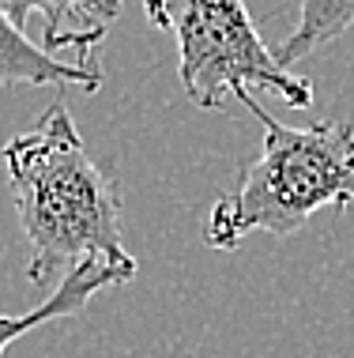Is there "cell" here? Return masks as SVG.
<instances>
[{
    "label": "cell",
    "mask_w": 354,
    "mask_h": 358,
    "mask_svg": "<svg viewBox=\"0 0 354 358\" xmlns=\"http://www.w3.org/2000/svg\"><path fill=\"white\" fill-rule=\"evenodd\" d=\"M147 19L177 45V76L200 110L264 91L294 110L313 106V83L279 64L245 0H143Z\"/></svg>",
    "instance_id": "cell-3"
},
{
    "label": "cell",
    "mask_w": 354,
    "mask_h": 358,
    "mask_svg": "<svg viewBox=\"0 0 354 358\" xmlns=\"http://www.w3.org/2000/svg\"><path fill=\"white\" fill-rule=\"evenodd\" d=\"M260 121V155L242 170L237 185L212 204L204 241L212 249H237L249 234L290 238L324 208L354 204V124L313 121L305 129L279 124L253 94L237 99Z\"/></svg>",
    "instance_id": "cell-2"
},
{
    "label": "cell",
    "mask_w": 354,
    "mask_h": 358,
    "mask_svg": "<svg viewBox=\"0 0 354 358\" xmlns=\"http://www.w3.org/2000/svg\"><path fill=\"white\" fill-rule=\"evenodd\" d=\"M8 189L31 245L27 279L61 283L87 260L136 264L121 238V189L87 151L64 102H53L31 132L4 143Z\"/></svg>",
    "instance_id": "cell-1"
},
{
    "label": "cell",
    "mask_w": 354,
    "mask_h": 358,
    "mask_svg": "<svg viewBox=\"0 0 354 358\" xmlns=\"http://www.w3.org/2000/svg\"><path fill=\"white\" fill-rule=\"evenodd\" d=\"M0 87H80L83 94H94L102 87V72L45 53L0 4Z\"/></svg>",
    "instance_id": "cell-6"
},
{
    "label": "cell",
    "mask_w": 354,
    "mask_h": 358,
    "mask_svg": "<svg viewBox=\"0 0 354 358\" xmlns=\"http://www.w3.org/2000/svg\"><path fill=\"white\" fill-rule=\"evenodd\" d=\"M15 27L42 15V50L91 57L121 15V0H0Z\"/></svg>",
    "instance_id": "cell-4"
},
{
    "label": "cell",
    "mask_w": 354,
    "mask_h": 358,
    "mask_svg": "<svg viewBox=\"0 0 354 358\" xmlns=\"http://www.w3.org/2000/svg\"><path fill=\"white\" fill-rule=\"evenodd\" d=\"M136 272H140V264H113V260H87V264H80L72 275H64L61 283L53 287V294H45L42 306L27 309V313H19V317L15 313L0 317V358H4V351L15 340H23L27 332L83 313L98 290L128 283V279H136Z\"/></svg>",
    "instance_id": "cell-5"
},
{
    "label": "cell",
    "mask_w": 354,
    "mask_h": 358,
    "mask_svg": "<svg viewBox=\"0 0 354 358\" xmlns=\"http://www.w3.org/2000/svg\"><path fill=\"white\" fill-rule=\"evenodd\" d=\"M354 27V0H298V23L279 42V64L294 69L298 61L332 45Z\"/></svg>",
    "instance_id": "cell-7"
}]
</instances>
